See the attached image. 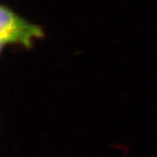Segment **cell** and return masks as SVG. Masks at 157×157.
<instances>
[{"label": "cell", "instance_id": "6da1fadb", "mask_svg": "<svg viewBox=\"0 0 157 157\" xmlns=\"http://www.w3.org/2000/svg\"><path fill=\"white\" fill-rule=\"evenodd\" d=\"M45 36L43 29L38 25L30 23L18 16L6 6L0 8V44L3 48L6 45L19 44L30 49L34 39Z\"/></svg>", "mask_w": 157, "mask_h": 157}]
</instances>
